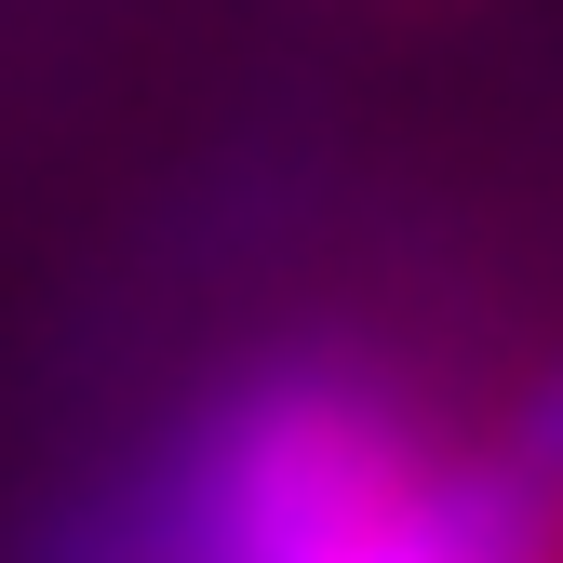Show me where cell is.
Instances as JSON below:
<instances>
[{
	"label": "cell",
	"instance_id": "1",
	"mask_svg": "<svg viewBox=\"0 0 563 563\" xmlns=\"http://www.w3.org/2000/svg\"><path fill=\"white\" fill-rule=\"evenodd\" d=\"M550 510L497 456H416L363 389L268 376L188 456L162 563H550Z\"/></svg>",
	"mask_w": 563,
	"mask_h": 563
},
{
	"label": "cell",
	"instance_id": "2",
	"mask_svg": "<svg viewBox=\"0 0 563 563\" xmlns=\"http://www.w3.org/2000/svg\"><path fill=\"white\" fill-rule=\"evenodd\" d=\"M497 470H510V483H523V497H537V510L563 523V363H550V389L523 402V430L497 443Z\"/></svg>",
	"mask_w": 563,
	"mask_h": 563
}]
</instances>
